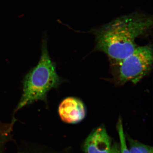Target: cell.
<instances>
[{"instance_id": "cell-1", "label": "cell", "mask_w": 153, "mask_h": 153, "mask_svg": "<svg viewBox=\"0 0 153 153\" xmlns=\"http://www.w3.org/2000/svg\"><path fill=\"white\" fill-rule=\"evenodd\" d=\"M152 25V17L138 12L117 18L92 31L95 50L120 63L138 47L137 38L147 33Z\"/></svg>"}, {"instance_id": "cell-2", "label": "cell", "mask_w": 153, "mask_h": 153, "mask_svg": "<svg viewBox=\"0 0 153 153\" xmlns=\"http://www.w3.org/2000/svg\"><path fill=\"white\" fill-rule=\"evenodd\" d=\"M46 32L41 42V55L38 64L28 71L23 82V93L14 113L33 102L41 100L47 105V94L62 82L56 65L49 56Z\"/></svg>"}, {"instance_id": "cell-3", "label": "cell", "mask_w": 153, "mask_h": 153, "mask_svg": "<svg viewBox=\"0 0 153 153\" xmlns=\"http://www.w3.org/2000/svg\"><path fill=\"white\" fill-rule=\"evenodd\" d=\"M152 45L137 47L120 63L119 79L121 83L137 84L150 71L152 66Z\"/></svg>"}, {"instance_id": "cell-4", "label": "cell", "mask_w": 153, "mask_h": 153, "mask_svg": "<svg viewBox=\"0 0 153 153\" xmlns=\"http://www.w3.org/2000/svg\"><path fill=\"white\" fill-rule=\"evenodd\" d=\"M60 118L64 122L76 124L84 119L86 110L83 102L78 99L68 97L60 102L58 107Z\"/></svg>"}, {"instance_id": "cell-5", "label": "cell", "mask_w": 153, "mask_h": 153, "mask_svg": "<svg viewBox=\"0 0 153 153\" xmlns=\"http://www.w3.org/2000/svg\"><path fill=\"white\" fill-rule=\"evenodd\" d=\"M111 140L103 126L96 128L87 137L84 143V153H110Z\"/></svg>"}, {"instance_id": "cell-6", "label": "cell", "mask_w": 153, "mask_h": 153, "mask_svg": "<svg viewBox=\"0 0 153 153\" xmlns=\"http://www.w3.org/2000/svg\"><path fill=\"white\" fill-rule=\"evenodd\" d=\"M118 133L120 139V153H131L128 147L126 142L125 134L124 131L123 125L121 119H119L117 124Z\"/></svg>"}, {"instance_id": "cell-7", "label": "cell", "mask_w": 153, "mask_h": 153, "mask_svg": "<svg viewBox=\"0 0 153 153\" xmlns=\"http://www.w3.org/2000/svg\"><path fill=\"white\" fill-rule=\"evenodd\" d=\"M134 144L142 153H153V148L152 147L144 144L132 139Z\"/></svg>"}, {"instance_id": "cell-8", "label": "cell", "mask_w": 153, "mask_h": 153, "mask_svg": "<svg viewBox=\"0 0 153 153\" xmlns=\"http://www.w3.org/2000/svg\"><path fill=\"white\" fill-rule=\"evenodd\" d=\"M128 141L129 143V150L131 153H142L135 146L133 142L132 139L128 138Z\"/></svg>"}, {"instance_id": "cell-9", "label": "cell", "mask_w": 153, "mask_h": 153, "mask_svg": "<svg viewBox=\"0 0 153 153\" xmlns=\"http://www.w3.org/2000/svg\"><path fill=\"white\" fill-rule=\"evenodd\" d=\"M110 153H120V147L117 143H114L112 146L111 151Z\"/></svg>"}]
</instances>
